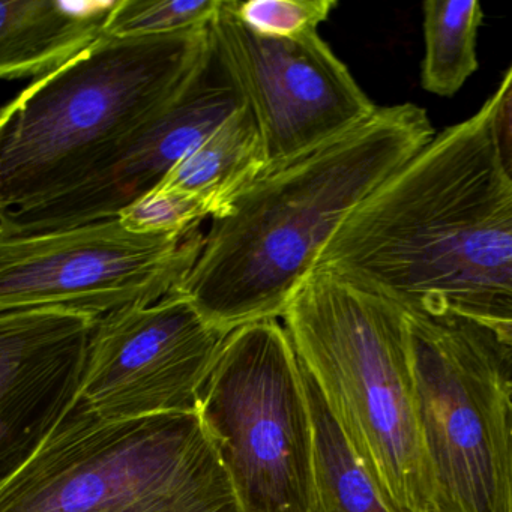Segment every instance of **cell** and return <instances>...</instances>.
Here are the masks:
<instances>
[{
	"instance_id": "1",
	"label": "cell",
	"mask_w": 512,
	"mask_h": 512,
	"mask_svg": "<svg viewBox=\"0 0 512 512\" xmlns=\"http://www.w3.org/2000/svg\"><path fill=\"white\" fill-rule=\"evenodd\" d=\"M313 271L406 311L512 322V182L485 107L436 134L355 209Z\"/></svg>"
},
{
	"instance_id": "2",
	"label": "cell",
	"mask_w": 512,
	"mask_h": 512,
	"mask_svg": "<svg viewBox=\"0 0 512 512\" xmlns=\"http://www.w3.org/2000/svg\"><path fill=\"white\" fill-rule=\"evenodd\" d=\"M434 136L422 107H377L346 136L266 173L226 215L212 220L202 253L178 292L226 334L283 319L344 220Z\"/></svg>"
},
{
	"instance_id": "3",
	"label": "cell",
	"mask_w": 512,
	"mask_h": 512,
	"mask_svg": "<svg viewBox=\"0 0 512 512\" xmlns=\"http://www.w3.org/2000/svg\"><path fill=\"white\" fill-rule=\"evenodd\" d=\"M211 67L208 26L104 37L34 80L0 116V211L37 205L85 178Z\"/></svg>"
},
{
	"instance_id": "4",
	"label": "cell",
	"mask_w": 512,
	"mask_h": 512,
	"mask_svg": "<svg viewBox=\"0 0 512 512\" xmlns=\"http://www.w3.org/2000/svg\"><path fill=\"white\" fill-rule=\"evenodd\" d=\"M283 325L332 419L394 511H439L406 310L313 271L290 301Z\"/></svg>"
},
{
	"instance_id": "5",
	"label": "cell",
	"mask_w": 512,
	"mask_h": 512,
	"mask_svg": "<svg viewBox=\"0 0 512 512\" xmlns=\"http://www.w3.org/2000/svg\"><path fill=\"white\" fill-rule=\"evenodd\" d=\"M0 512H242L199 412L101 421L71 410L0 482Z\"/></svg>"
},
{
	"instance_id": "6",
	"label": "cell",
	"mask_w": 512,
	"mask_h": 512,
	"mask_svg": "<svg viewBox=\"0 0 512 512\" xmlns=\"http://www.w3.org/2000/svg\"><path fill=\"white\" fill-rule=\"evenodd\" d=\"M406 313L439 511L511 512V350L478 320Z\"/></svg>"
},
{
	"instance_id": "7",
	"label": "cell",
	"mask_w": 512,
	"mask_h": 512,
	"mask_svg": "<svg viewBox=\"0 0 512 512\" xmlns=\"http://www.w3.org/2000/svg\"><path fill=\"white\" fill-rule=\"evenodd\" d=\"M197 412L242 512H311L313 415L284 325L263 320L230 332Z\"/></svg>"
},
{
	"instance_id": "8",
	"label": "cell",
	"mask_w": 512,
	"mask_h": 512,
	"mask_svg": "<svg viewBox=\"0 0 512 512\" xmlns=\"http://www.w3.org/2000/svg\"><path fill=\"white\" fill-rule=\"evenodd\" d=\"M205 245L149 235L107 218L70 229L0 238V313L58 307L103 317L178 292Z\"/></svg>"
},
{
	"instance_id": "9",
	"label": "cell",
	"mask_w": 512,
	"mask_h": 512,
	"mask_svg": "<svg viewBox=\"0 0 512 512\" xmlns=\"http://www.w3.org/2000/svg\"><path fill=\"white\" fill-rule=\"evenodd\" d=\"M209 35L215 70L256 121L265 175L346 136L377 110L319 32L265 37L223 0Z\"/></svg>"
},
{
	"instance_id": "10",
	"label": "cell",
	"mask_w": 512,
	"mask_h": 512,
	"mask_svg": "<svg viewBox=\"0 0 512 512\" xmlns=\"http://www.w3.org/2000/svg\"><path fill=\"white\" fill-rule=\"evenodd\" d=\"M227 335L181 292L109 314L73 410L101 421L193 412Z\"/></svg>"
},
{
	"instance_id": "11",
	"label": "cell",
	"mask_w": 512,
	"mask_h": 512,
	"mask_svg": "<svg viewBox=\"0 0 512 512\" xmlns=\"http://www.w3.org/2000/svg\"><path fill=\"white\" fill-rule=\"evenodd\" d=\"M241 106L238 94L212 64L181 100L131 134L85 178L37 205L0 211V238L119 217L155 190L185 155Z\"/></svg>"
},
{
	"instance_id": "12",
	"label": "cell",
	"mask_w": 512,
	"mask_h": 512,
	"mask_svg": "<svg viewBox=\"0 0 512 512\" xmlns=\"http://www.w3.org/2000/svg\"><path fill=\"white\" fill-rule=\"evenodd\" d=\"M100 320L58 307L0 313V482L31 460L76 406Z\"/></svg>"
},
{
	"instance_id": "13",
	"label": "cell",
	"mask_w": 512,
	"mask_h": 512,
	"mask_svg": "<svg viewBox=\"0 0 512 512\" xmlns=\"http://www.w3.org/2000/svg\"><path fill=\"white\" fill-rule=\"evenodd\" d=\"M118 0H4L0 4V76L41 79L106 37Z\"/></svg>"
},
{
	"instance_id": "14",
	"label": "cell",
	"mask_w": 512,
	"mask_h": 512,
	"mask_svg": "<svg viewBox=\"0 0 512 512\" xmlns=\"http://www.w3.org/2000/svg\"><path fill=\"white\" fill-rule=\"evenodd\" d=\"M263 175L262 140L253 115L242 104L185 155L157 188L199 197L211 208L212 220H217Z\"/></svg>"
},
{
	"instance_id": "15",
	"label": "cell",
	"mask_w": 512,
	"mask_h": 512,
	"mask_svg": "<svg viewBox=\"0 0 512 512\" xmlns=\"http://www.w3.org/2000/svg\"><path fill=\"white\" fill-rule=\"evenodd\" d=\"M302 373L314 425L311 512H395L335 424L304 365Z\"/></svg>"
},
{
	"instance_id": "16",
	"label": "cell",
	"mask_w": 512,
	"mask_h": 512,
	"mask_svg": "<svg viewBox=\"0 0 512 512\" xmlns=\"http://www.w3.org/2000/svg\"><path fill=\"white\" fill-rule=\"evenodd\" d=\"M422 16V88L437 97H452L478 71L476 41L484 11L476 0H427Z\"/></svg>"
},
{
	"instance_id": "17",
	"label": "cell",
	"mask_w": 512,
	"mask_h": 512,
	"mask_svg": "<svg viewBox=\"0 0 512 512\" xmlns=\"http://www.w3.org/2000/svg\"><path fill=\"white\" fill-rule=\"evenodd\" d=\"M223 0H118L107 20L106 37H160L208 28Z\"/></svg>"
},
{
	"instance_id": "18",
	"label": "cell",
	"mask_w": 512,
	"mask_h": 512,
	"mask_svg": "<svg viewBox=\"0 0 512 512\" xmlns=\"http://www.w3.org/2000/svg\"><path fill=\"white\" fill-rule=\"evenodd\" d=\"M133 232L149 235H190L206 218H214L208 203L181 191L155 188L119 215Z\"/></svg>"
},
{
	"instance_id": "19",
	"label": "cell",
	"mask_w": 512,
	"mask_h": 512,
	"mask_svg": "<svg viewBox=\"0 0 512 512\" xmlns=\"http://www.w3.org/2000/svg\"><path fill=\"white\" fill-rule=\"evenodd\" d=\"M337 7L335 0H232L233 13L248 29L272 38L313 34Z\"/></svg>"
},
{
	"instance_id": "20",
	"label": "cell",
	"mask_w": 512,
	"mask_h": 512,
	"mask_svg": "<svg viewBox=\"0 0 512 512\" xmlns=\"http://www.w3.org/2000/svg\"><path fill=\"white\" fill-rule=\"evenodd\" d=\"M484 107L497 163L512 182V67Z\"/></svg>"
},
{
	"instance_id": "21",
	"label": "cell",
	"mask_w": 512,
	"mask_h": 512,
	"mask_svg": "<svg viewBox=\"0 0 512 512\" xmlns=\"http://www.w3.org/2000/svg\"><path fill=\"white\" fill-rule=\"evenodd\" d=\"M485 325L490 326L494 332H496L499 340L511 350L512 353V322L508 323H497V322H482Z\"/></svg>"
},
{
	"instance_id": "22",
	"label": "cell",
	"mask_w": 512,
	"mask_h": 512,
	"mask_svg": "<svg viewBox=\"0 0 512 512\" xmlns=\"http://www.w3.org/2000/svg\"><path fill=\"white\" fill-rule=\"evenodd\" d=\"M511 512H512V457H511Z\"/></svg>"
},
{
	"instance_id": "23",
	"label": "cell",
	"mask_w": 512,
	"mask_h": 512,
	"mask_svg": "<svg viewBox=\"0 0 512 512\" xmlns=\"http://www.w3.org/2000/svg\"><path fill=\"white\" fill-rule=\"evenodd\" d=\"M436 512H440V511H436Z\"/></svg>"
}]
</instances>
